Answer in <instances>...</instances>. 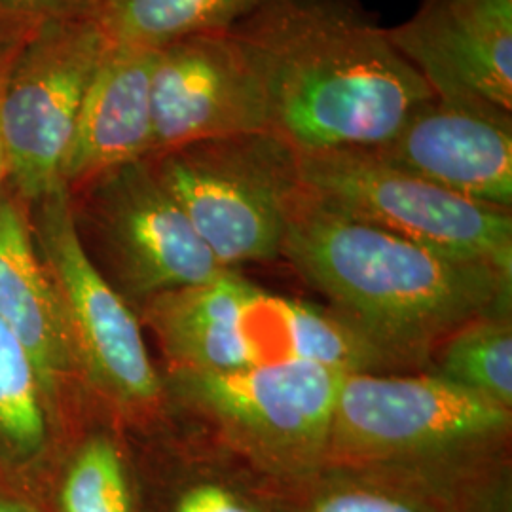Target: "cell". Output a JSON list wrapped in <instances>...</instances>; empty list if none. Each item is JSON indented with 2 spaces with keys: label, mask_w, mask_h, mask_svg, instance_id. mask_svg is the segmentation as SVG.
Wrapping results in <instances>:
<instances>
[{
  "label": "cell",
  "mask_w": 512,
  "mask_h": 512,
  "mask_svg": "<svg viewBox=\"0 0 512 512\" xmlns=\"http://www.w3.org/2000/svg\"><path fill=\"white\" fill-rule=\"evenodd\" d=\"M95 0H0V29H16L25 35L54 19L93 14Z\"/></svg>",
  "instance_id": "obj_22"
},
{
  "label": "cell",
  "mask_w": 512,
  "mask_h": 512,
  "mask_svg": "<svg viewBox=\"0 0 512 512\" xmlns=\"http://www.w3.org/2000/svg\"><path fill=\"white\" fill-rule=\"evenodd\" d=\"M35 234L71 330L80 374L126 416H145L162 401L139 319L101 274L76 222L65 184L37 200Z\"/></svg>",
  "instance_id": "obj_9"
},
{
  "label": "cell",
  "mask_w": 512,
  "mask_h": 512,
  "mask_svg": "<svg viewBox=\"0 0 512 512\" xmlns=\"http://www.w3.org/2000/svg\"><path fill=\"white\" fill-rule=\"evenodd\" d=\"M0 321L37 365L52 412L67 382L80 372L61 298L33 243L18 200L0 194Z\"/></svg>",
  "instance_id": "obj_15"
},
{
  "label": "cell",
  "mask_w": 512,
  "mask_h": 512,
  "mask_svg": "<svg viewBox=\"0 0 512 512\" xmlns=\"http://www.w3.org/2000/svg\"><path fill=\"white\" fill-rule=\"evenodd\" d=\"M23 37V35H21ZM12 38L10 42H0V93H2V86H4V78L8 73V67H10V61H12V55L18 48L19 38ZM8 181V171H6V158H4V148H2V139H0V188L2 183Z\"/></svg>",
  "instance_id": "obj_23"
},
{
  "label": "cell",
  "mask_w": 512,
  "mask_h": 512,
  "mask_svg": "<svg viewBox=\"0 0 512 512\" xmlns=\"http://www.w3.org/2000/svg\"><path fill=\"white\" fill-rule=\"evenodd\" d=\"M154 63L156 50L110 44L82 99L61 167L69 192L152 154Z\"/></svg>",
  "instance_id": "obj_14"
},
{
  "label": "cell",
  "mask_w": 512,
  "mask_h": 512,
  "mask_svg": "<svg viewBox=\"0 0 512 512\" xmlns=\"http://www.w3.org/2000/svg\"><path fill=\"white\" fill-rule=\"evenodd\" d=\"M281 256L399 368L431 363L456 330L509 313L512 277L351 217L304 186Z\"/></svg>",
  "instance_id": "obj_2"
},
{
  "label": "cell",
  "mask_w": 512,
  "mask_h": 512,
  "mask_svg": "<svg viewBox=\"0 0 512 512\" xmlns=\"http://www.w3.org/2000/svg\"><path fill=\"white\" fill-rule=\"evenodd\" d=\"M372 150L444 190L511 211L512 110L471 95L435 93Z\"/></svg>",
  "instance_id": "obj_12"
},
{
  "label": "cell",
  "mask_w": 512,
  "mask_h": 512,
  "mask_svg": "<svg viewBox=\"0 0 512 512\" xmlns=\"http://www.w3.org/2000/svg\"><path fill=\"white\" fill-rule=\"evenodd\" d=\"M82 190L84 219L129 294L147 302L226 272L148 158L114 167Z\"/></svg>",
  "instance_id": "obj_10"
},
{
  "label": "cell",
  "mask_w": 512,
  "mask_h": 512,
  "mask_svg": "<svg viewBox=\"0 0 512 512\" xmlns=\"http://www.w3.org/2000/svg\"><path fill=\"white\" fill-rule=\"evenodd\" d=\"M253 488L266 512H465L420 482L346 467L253 475Z\"/></svg>",
  "instance_id": "obj_16"
},
{
  "label": "cell",
  "mask_w": 512,
  "mask_h": 512,
  "mask_svg": "<svg viewBox=\"0 0 512 512\" xmlns=\"http://www.w3.org/2000/svg\"><path fill=\"white\" fill-rule=\"evenodd\" d=\"M0 512H40L35 505L16 495L0 494Z\"/></svg>",
  "instance_id": "obj_24"
},
{
  "label": "cell",
  "mask_w": 512,
  "mask_h": 512,
  "mask_svg": "<svg viewBox=\"0 0 512 512\" xmlns=\"http://www.w3.org/2000/svg\"><path fill=\"white\" fill-rule=\"evenodd\" d=\"M512 408L433 372H348L321 467L403 476L465 512H511Z\"/></svg>",
  "instance_id": "obj_3"
},
{
  "label": "cell",
  "mask_w": 512,
  "mask_h": 512,
  "mask_svg": "<svg viewBox=\"0 0 512 512\" xmlns=\"http://www.w3.org/2000/svg\"><path fill=\"white\" fill-rule=\"evenodd\" d=\"M433 374L512 408V323L486 315L456 330L433 355Z\"/></svg>",
  "instance_id": "obj_19"
},
{
  "label": "cell",
  "mask_w": 512,
  "mask_h": 512,
  "mask_svg": "<svg viewBox=\"0 0 512 512\" xmlns=\"http://www.w3.org/2000/svg\"><path fill=\"white\" fill-rule=\"evenodd\" d=\"M319 200L440 253L512 277V213L473 202L385 162L372 148L300 152Z\"/></svg>",
  "instance_id": "obj_6"
},
{
  "label": "cell",
  "mask_w": 512,
  "mask_h": 512,
  "mask_svg": "<svg viewBox=\"0 0 512 512\" xmlns=\"http://www.w3.org/2000/svg\"><path fill=\"white\" fill-rule=\"evenodd\" d=\"M226 270L281 256L302 192L300 152L272 129L205 139L148 158Z\"/></svg>",
  "instance_id": "obj_5"
},
{
  "label": "cell",
  "mask_w": 512,
  "mask_h": 512,
  "mask_svg": "<svg viewBox=\"0 0 512 512\" xmlns=\"http://www.w3.org/2000/svg\"><path fill=\"white\" fill-rule=\"evenodd\" d=\"M346 374L330 366L291 363L236 372H181L175 380L247 471L291 476L323 465Z\"/></svg>",
  "instance_id": "obj_7"
},
{
  "label": "cell",
  "mask_w": 512,
  "mask_h": 512,
  "mask_svg": "<svg viewBox=\"0 0 512 512\" xmlns=\"http://www.w3.org/2000/svg\"><path fill=\"white\" fill-rule=\"evenodd\" d=\"M109 46L93 14L46 21L19 38L0 93V139L21 200L65 184L76 116Z\"/></svg>",
  "instance_id": "obj_8"
},
{
  "label": "cell",
  "mask_w": 512,
  "mask_h": 512,
  "mask_svg": "<svg viewBox=\"0 0 512 512\" xmlns=\"http://www.w3.org/2000/svg\"><path fill=\"white\" fill-rule=\"evenodd\" d=\"M54 418L33 357L0 321V456L16 465L40 458Z\"/></svg>",
  "instance_id": "obj_18"
},
{
  "label": "cell",
  "mask_w": 512,
  "mask_h": 512,
  "mask_svg": "<svg viewBox=\"0 0 512 512\" xmlns=\"http://www.w3.org/2000/svg\"><path fill=\"white\" fill-rule=\"evenodd\" d=\"M160 512H266L243 465H192L165 482Z\"/></svg>",
  "instance_id": "obj_21"
},
{
  "label": "cell",
  "mask_w": 512,
  "mask_h": 512,
  "mask_svg": "<svg viewBox=\"0 0 512 512\" xmlns=\"http://www.w3.org/2000/svg\"><path fill=\"white\" fill-rule=\"evenodd\" d=\"M230 33L298 152L380 147L435 95L361 0H266Z\"/></svg>",
  "instance_id": "obj_1"
},
{
  "label": "cell",
  "mask_w": 512,
  "mask_h": 512,
  "mask_svg": "<svg viewBox=\"0 0 512 512\" xmlns=\"http://www.w3.org/2000/svg\"><path fill=\"white\" fill-rule=\"evenodd\" d=\"M145 319L173 374L291 363L342 372L395 368L336 311L264 291L236 270L148 298Z\"/></svg>",
  "instance_id": "obj_4"
},
{
  "label": "cell",
  "mask_w": 512,
  "mask_h": 512,
  "mask_svg": "<svg viewBox=\"0 0 512 512\" xmlns=\"http://www.w3.org/2000/svg\"><path fill=\"white\" fill-rule=\"evenodd\" d=\"M387 35L433 92L512 110V0H421Z\"/></svg>",
  "instance_id": "obj_13"
},
{
  "label": "cell",
  "mask_w": 512,
  "mask_h": 512,
  "mask_svg": "<svg viewBox=\"0 0 512 512\" xmlns=\"http://www.w3.org/2000/svg\"><path fill=\"white\" fill-rule=\"evenodd\" d=\"M59 512H139L128 461L114 440L99 435L80 446L59 486Z\"/></svg>",
  "instance_id": "obj_20"
},
{
  "label": "cell",
  "mask_w": 512,
  "mask_h": 512,
  "mask_svg": "<svg viewBox=\"0 0 512 512\" xmlns=\"http://www.w3.org/2000/svg\"><path fill=\"white\" fill-rule=\"evenodd\" d=\"M150 109V156L205 139L272 129L264 84L230 31L190 35L158 48Z\"/></svg>",
  "instance_id": "obj_11"
},
{
  "label": "cell",
  "mask_w": 512,
  "mask_h": 512,
  "mask_svg": "<svg viewBox=\"0 0 512 512\" xmlns=\"http://www.w3.org/2000/svg\"><path fill=\"white\" fill-rule=\"evenodd\" d=\"M266 0H95L110 44L158 50L179 38L230 31Z\"/></svg>",
  "instance_id": "obj_17"
}]
</instances>
